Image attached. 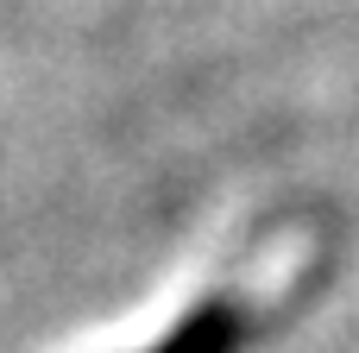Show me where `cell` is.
<instances>
[{
    "mask_svg": "<svg viewBox=\"0 0 359 353\" xmlns=\"http://www.w3.org/2000/svg\"><path fill=\"white\" fill-rule=\"evenodd\" d=\"M240 335H246V316H240V303H227V297H208L202 309H189L158 347L145 353H240Z\"/></svg>",
    "mask_w": 359,
    "mask_h": 353,
    "instance_id": "1",
    "label": "cell"
}]
</instances>
